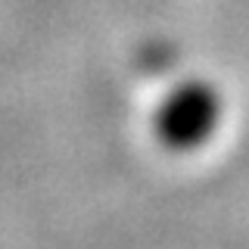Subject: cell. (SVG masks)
I'll return each mask as SVG.
<instances>
[{
  "mask_svg": "<svg viewBox=\"0 0 249 249\" xmlns=\"http://www.w3.org/2000/svg\"><path fill=\"white\" fill-rule=\"evenodd\" d=\"M221 93L209 81L190 78V81L175 84L162 97L159 109H156V134L168 150L190 153L212 140V134L221 124Z\"/></svg>",
  "mask_w": 249,
  "mask_h": 249,
  "instance_id": "1",
  "label": "cell"
}]
</instances>
